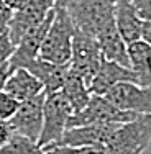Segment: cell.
<instances>
[{
	"mask_svg": "<svg viewBox=\"0 0 151 154\" xmlns=\"http://www.w3.org/2000/svg\"><path fill=\"white\" fill-rule=\"evenodd\" d=\"M66 10L77 30L92 38L115 26L113 3L110 0H74Z\"/></svg>",
	"mask_w": 151,
	"mask_h": 154,
	"instance_id": "cell-1",
	"label": "cell"
},
{
	"mask_svg": "<svg viewBox=\"0 0 151 154\" xmlns=\"http://www.w3.org/2000/svg\"><path fill=\"white\" fill-rule=\"evenodd\" d=\"M12 134H13V131L10 128V123L0 118V148L12 138Z\"/></svg>",
	"mask_w": 151,
	"mask_h": 154,
	"instance_id": "cell-25",
	"label": "cell"
},
{
	"mask_svg": "<svg viewBox=\"0 0 151 154\" xmlns=\"http://www.w3.org/2000/svg\"><path fill=\"white\" fill-rule=\"evenodd\" d=\"M3 2H5L7 5L13 10V12H18L20 8H23V7L27 5L28 0H3Z\"/></svg>",
	"mask_w": 151,
	"mask_h": 154,
	"instance_id": "cell-27",
	"label": "cell"
},
{
	"mask_svg": "<svg viewBox=\"0 0 151 154\" xmlns=\"http://www.w3.org/2000/svg\"><path fill=\"white\" fill-rule=\"evenodd\" d=\"M71 115L72 108L61 92L46 94L45 110H43V130L38 139V144L45 151L61 143Z\"/></svg>",
	"mask_w": 151,
	"mask_h": 154,
	"instance_id": "cell-4",
	"label": "cell"
},
{
	"mask_svg": "<svg viewBox=\"0 0 151 154\" xmlns=\"http://www.w3.org/2000/svg\"><path fill=\"white\" fill-rule=\"evenodd\" d=\"M141 39L151 48V21L143 23V31H141Z\"/></svg>",
	"mask_w": 151,
	"mask_h": 154,
	"instance_id": "cell-26",
	"label": "cell"
},
{
	"mask_svg": "<svg viewBox=\"0 0 151 154\" xmlns=\"http://www.w3.org/2000/svg\"><path fill=\"white\" fill-rule=\"evenodd\" d=\"M56 7V0H28V3L15 12L13 20L8 28V36L13 45H18L20 39L27 35L31 28L38 26L45 18Z\"/></svg>",
	"mask_w": 151,
	"mask_h": 154,
	"instance_id": "cell-9",
	"label": "cell"
},
{
	"mask_svg": "<svg viewBox=\"0 0 151 154\" xmlns=\"http://www.w3.org/2000/svg\"><path fill=\"white\" fill-rule=\"evenodd\" d=\"M136 113L125 112V110L117 108L112 102H109L104 95H92L87 107L77 113H72L68 120V128H76V126H86V125H118V123H127L135 120ZM66 128V130H68Z\"/></svg>",
	"mask_w": 151,
	"mask_h": 154,
	"instance_id": "cell-5",
	"label": "cell"
},
{
	"mask_svg": "<svg viewBox=\"0 0 151 154\" xmlns=\"http://www.w3.org/2000/svg\"><path fill=\"white\" fill-rule=\"evenodd\" d=\"M59 92L64 95V98L69 102L72 108V113H77L80 110H84L89 103L92 94L87 87L86 80L82 79L77 72H74L71 67L68 71V75H66V80L62 84V89Z\"/></svg>",
	"mask_w": 151,
	"mask_h": 154,
	"instance_id": "cell-18",
	"label": "cell"
},
{
	"mask_svg": "<svg viewBox=\"0 0 151 154\" xmlns=\"http://www.w3.org/2000/svg\"><path fill=\"white\" fill-rule=\"evenodd\" d=\"M71 2H74V0H56V7H62V8H66Z\"/></svg>",
	"mask_w": 151,
	"mask_h": 154,
	"instance_id": "cell-28",
	"label": "cell"
},
{
	"mask_svg": "<svg viewBox=\"0 0 151 154\" xmlns=\"http://www.w3.org/2000/svg\"><path fill=\"white\" fill-rule=\"evenodd\" d=\"M130 69L136 75V84L151 87V48L143 39L128 45Z\"/></svg>",
	"mask_w": 151,
	"mask_h": 154,
	"instance_id": "cell-16",
	"label": "cell"
},
{
	"mask_svg": "<svg viewBox=\"0 0 151 154\" xmlns=\"http://www.w3.org/2000/svg\"><path fill=\"white\" fill-rule=\"evenodd\" d=\"M117 125H86V126L68 128L58 146L68 148H86V146H104ZM56 148V146H54Z\"/></svg>",
	"mask_w": 151,
	"mask_h": 154,
	"instance_id": "cell-11",
	"label": "cell"
},
{
	"mask_svg": "<svg viewBox=\"0 0 151 154\" xmlns=\"http://www.w3.org/2000/svg\"><path fill=\"white\" fill-rule=\"evenodd\" d=\"M97 43L100 48L102 57L107 61L117 62L125 67H130V59H128V45L123 41V38L118 35L115 26L104 31L100 36H97Z\"/></svg>",
	"mask_w": 151,
	"mask_h": 154,
	"instance_id": "cell-17",
	"label": "cell"
},
{
	"mask_svg": "<svg viewBox=\"0 0 151 154\" xmlns=\"http://www.w3.org/2000/svg\"><path fill=\"white\" fill-rule=\"evenodd\" d=\"M0 154H48L36 141L13 133L12 138L0 148Z\"/></svg>",
	"mask_w": 151,
	"mask_h": 154,
	"instance_id": "cell-19",
	"label": "cell"
},
{
	"mask_svg": "<svg viewBox=\"0 0 151 154\" xmlns=\"http://www.w3.org/2000/svg\"><path fill=\"white\" fill-rule=\"evenodd\" d=\"M112 3H115V2H121V0H110ZM123 2H131V0H123Z\"/></svg>",
	"mask_w": 151,
	"mask_h": 154,
	"instance_id": "cell-29",
	"label": "cell"
},
{
	"mask_svg": "<svg viewBox=\"0 0 151 154\" xmlns=\"http://www.w3.org/2000/svg\"><path fill=\"white\" fill-rule=\"evenodd\" d=\"M13 15H15V12H13L3 0H0V35L8 33V28H10V23H12V20H13Z\"/></svg>",
	"mask_w": 151,
	"mask_h": 154,
	"instance_id": "cell-22",
	"label": "cell"
},
{
	"mask_svg": "<svg viewBox=\"0 0 151 154\" xmlns=\"http://www.w3.org/2000/svg\"><path fill=\"white\" fill-rule=\"evenodd\" d=\"M13 66L10 61L3 62V64H0V92H3L5 90V85H7V80L10 79V75H12L13 72Z\"/></svg>",
	"mask_w": 151,
	"mask_h": 154,
	"instance_id": "cell-24",
	"label": "cell"
},
{
	"mask_svg": "<svg viewBox=\"0 0 151 154\" xmlns=\"http://www.w3.org/2000/svg\"><path fill=\"white\" fill-rule=\"evenodd\" d=\"M15 48L17 46L13 45V41L10 39L8 33L0 35V64L10 61V57H12L13 53H15Z\"/></svg>",
	"mask_w": 151,
	"mask_h": 154,
	"instance_id": "cell-21",
	"label": "cell"
},
{
	"mask_svg": "<svg viewBox=\"0 0 151 154\" xmlns=\"http://www.w3.org/2000/svg\"><path fill=\"white\" fill-rule=\"evenodd\" d=\"M100 61L102 54L97 39L76 28L72 36V54L69 67L86 80L87 87H90V82L100 66Z\"/></svg>",
	"mask_w": 151,
	"mask_h": 154,
	"instance_id": "cell-6",
	"label": "cell"
},
{
	"mask_svg": "<svg viewBox=\"0 0 151 154\" xmlns=\"http://www.w3.org/2000/svg\"><path fill=\"white\" fill-rule=\"evenodd\" d=\"M5 92L15 97L17 100L25 102L43 94L45 89H43V84L30 71H27L25 67H15L10 79L7 80Z\"/></svg>",
	"mask_w": 151,
	"mask_h": 154,
	"instance_id": "cell-15",
	"label": "cell"
},
{
	"mask_svg": "<svg viewBox=\"0 0 151 154\" xmlns=\"http://www.w3.org/2000/svg\"><path fill=\"white\" fill-rule=\"evenodd\" d=\"M104 97L117 108L136 115H151V87H141L135 82L113 85Z\"/></svg>",
	"mask_w": 151,
	"mask_h": 154,
	"instance_id": "cell-7",
	"label": "cell"
},
{
	"mask_svg": "<svg viewBox=\"0 0 151 154\" xmlns=\"http://www.w3.org/2000/svg\"><path fill=\"white\" fill-rule=\"evenodd\" d=\"M54 18V8L51 10V13L48 15L38 26L31 28L23 38L20 39V43L15 48V53L10 57V62H12L13 67H25L30 61L36 59L39 56V49H41V45L46 38V33L49 30L51 23H53Z\"/></svg>",
	"mask_w": 151,
	"mask_h": 154,
	"instance_id": "cell-10",
	"label": "cell"
},
{
	"mask_svg": "<svg viewBox=\"0 0 151 154\" xmlns=\"http://www.w3.org/2000/svg\"><path fill=\"white\" fill-rule=\"evenodd\" d=\"M21 102L17 100L15 97H12L10 94H7L5 90L0 92V118L8 122L13 115L18 112Z\"/></svg>",
	"mask_w": 151,
	"mask_h": 154,
	"instance_id": "cell-20",
	"label": "cell"
},
{
	"mask_svg": "<svg viewBox=\"0 0 151 154\" xmlns=\"http://www.w3.org/2000/svg\"><path fill=\"white\" fill-rule=\"evenodd\" d=\"M113 20H115V28L118 35L123 38L127 45H131L135 41L141 39L143 23L141 17L135 10L131 2H115L113 3Z\"/></svg>",
	"mask_w": 151,
	"mask_h": 154,
	"instance_id": "cell-13",
	"label": "cell"
},
{
	"mask_svg": "<svg viewBox=\"0 0 151 154\" xmlns=\"http://www.w3.org/2000/svg\"><path fill=\"white\" fill-rule=\"evenodd\" d=\"M131 3L143 21H151V0H131Z\"/></svg>",
	"mask_w": 151,
	"mask_h": 154,
	"instance_id": "cell-23",
	"label": "cell"
},
{
	"mask_svg": "<svg viewBox=\"0 0 151 154\" xmlns=\"http://www.w3.org/2000/svg\"><path fill=\"white\" fill-rule=\"evenodd\" d=\"M121 82H135L136 84L135 72L130 67H125L121 64L107 61L102 57L100 66H99L94 79H92L89 90L92 95H105L113 85L121 84Z\"/></svg>",
	"mask_w": 151,
	"mask_h": 154,
	"instance_id": "cell-12",
	"label": "cell"
},
{
	"mask_svg": "<svg viewBox=\"0 0 151 154\" xmlns=\"http://www.w3.org/2000/svg\"><path fill=\"white\" fill-rule=\"evenodd\" d=\"M25 69L30 71L43 84L45 94H54L62 89V84H64L69 71V64H54V62L45 61L38 56L36 59L28 62Z\"/></svg>",
	"mask_w": 151,
	"mask_h": 154,
	"instance_id": "cell-14",
	"label": "cell"
},
{
	"mask_svg": "<svg viewBox=\"0 0 151 154\" xmlns=\"http://www.w3.org/2000/svg\"><path fill=\"white\" fill-rule=\"evenodd\" d=\"M151 143V115H140L118 123L104 148L113 154H143Z\"/></svg>",
	"mask_w": 151,
	"mask_h": 154,
	"instance_id": "cell-3",
	"label": "cell"
},
{
	"mask_svg": "<svg viewBox=\"0 0 151 154\" xmlns=\"http://www.w3.org/2000/svg\"><path fill=\"white\" fill-rule=\"evenodd\" d=\"M74 31L76 26L68 10L62 7H54V18L39 49V57L54 64H69Z\"/></svg>",
	"mask_w": 151,
	"mask_h": 154,
	"instance_id": "cell-2",
	"label": "cell"
},
{
	"mask_svg": "<svg viewBox=\"0 0 151 154\" xmlns=\"http://www.w3.org/2000/svg\"><path fill=\"white\" fill-rule=\"evenodd\" d=\"M46 94H39L30 100L21 102L20 108L12 118L8 120L13 133L21 134L38 143L43 130V110H45Z\"/></svg>",
	"mask_w": 151,
	"mask_h": 154,
	"instance_id": "cell-8",
	"label": "cell"
}]
</instances>
